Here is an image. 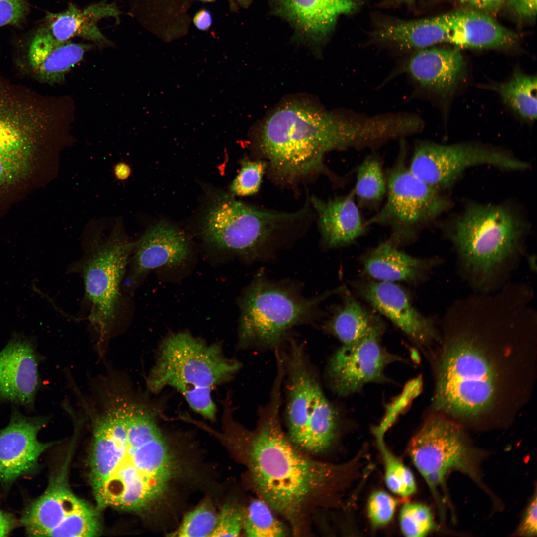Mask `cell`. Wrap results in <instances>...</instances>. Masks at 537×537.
Segmentation results:
<instances>
[{"label": "cell", "mask_w": 537, "mask_h": 537, "mask_svg": "<svg viewBox=\"0 0 537 537\" xmlns=\"http://www.w3.org/2000/svg\"><path fill=\"white\" fill-rule=\"evenodd\" d=\"M381 131L382 123L376 116L349 118L308 103L291 101L266 120L258 144L275 179L293 184L327 171L324 157L330 151L374 143Z\"/></svg>", "instance_id": "3"}, {"label": "cell", "mask_w": 537, "mask_h": 537, "mask_svg": "<svg viewBox=\"0 0 537 537\" xmlns=\"http://www.w3.org/2000/svg\"><path fill=\"white\" fill-rule=\"evenodd\" d=\"M281 382L274 381L269 401L259 410L253 430L243 427L232 417L227 421L241 439L255 491L298 535L306 531L313 511L333 503L356 461L323 462L298 449L281 425Z\"/></svg>", "instance_id": "2"}, {"label": "cell", "mask_w": 537, "mask_h": 537, "mask_svg": "<svg viewBox=\"0 0 537 537\" xmlns=\"http://www.w3.org/2000/svg\"><path fill=\"white\" fill-rule=\"evenodd\" d=\"M135 243L115 228L85 261L83 276L86 295L91 305L90 319L103 340L116 317L120 286Z\"/></svg>", "instance_id": "12"}, {"label": "cell", "mask_w": 537, "mask_h": 537, "mask_svg": "<svg viewBox=\"0 0 537 537\" xmlns=\"http://www.w3.org/2000/svg\"><path fill=\"white\" fill-rule=\"evenodd\" d=\"M118 15L119 11L114 5L104 2L92 4L83 9L70 4L63 12L49 13L42 27L60 42L79 36L103 43L107 40L99 30L97 22L102 18L116 17Z\"/></svg>", "instance_id": "26"}, {"label": "cell", "mask_w": 537, "mask_h": 537, "mask_svg": "<svg viewBox=\"0 0 537 537\" xmlns=\"http://www.w3.org/2000/svg\"><path fill=\"white\" fill-rule=\"evenodd\" d=\"M36 152H0V189L25 179L29 175Z\"/></svg>", "instance_id": "34"}, {"label": "cell", "mask_w": 537, "mask_h": 537, "mask_svg": "<svg viewBox=\"0 0 537 537\" xmlns=\"http://www.w3.org/2000/svg\"><path fill=\"white\" fill-rule=\"evenodd\" d=\"M382 331L379 323L362 338L342 345L332 356L326 374L334 394L346 397L358 392L367 384L386 382V367L402 358L382 346Z\"/></svg>", "instance_id": "16"}, {"label": "cell", "mask_w": 537, "mask_h": 537, "mask_svg": "<svg viewBox=\"0 0 537 537\" xmlns=\"http://www.w3.org/2000/svg\"><path fill=\"white\" fill-rule=\"evenodd\" d=\"M17 521L11 513L0 509V537H5L16 527Z\"/></svg>", "instance_id": "43"}, {"label": "cell", "mask_w": 537, "mask_h": 537, "mask_svg": "<svg viewBox=\"0 0 537 537\" xmlns=\"http://www.w3.org/2000/svg\"><path fill=\"white\" fill-rule=\"evenodd\" d=\"M443 42L474 49L509 48L518 36L491 15L471 9L435 16Z\"/></svg>", "instance_id": "18"}, {"label": "cell", "mask_w": 537, "mask_h": 537, "mask_svg": "<svg viewBox=\"0 0 537 537\" xmlns=\"http://www.w3.org/2000/svg\"><path fill=\"white\" fill-rule=\"evenodd\" d=\"M284 370L287 435L300 451L308 454L325 451L336 440L339 413L326 397L318 375L302 344L287 341L278 348Z\"/></svg>", "instance_id": "5"}, {"label": "cell", "mask_w": 537, "mask_h": 537, "mask_svg": "<svg viewBox=\"0 0 537 537\" xmlns=\"http://www.w3.org/2000/svg\"><path fill=\"white\" fill-rule=\"evenodd\" d=\"M45 100L0 72V152H37L55 121Z\"/></svg>", "instance_id": "14"}, {"label": "cell", "mask_w": 537, "mask_h": 537, "mask_svg": "<svg viewBox=\"0 0 537 537\" xmlns=\"http://www.w3.org/2000/svg\"><path fill=\"white\" fill-rule=\"evenodd\" d=\"M194 23L199 29L201 30L206 29L211 25V16L206 11L202 10L200 11L195 16Z\"/></svg>", "instance_id": "44"}, {"label": "cell", "mask_w": 537, "mask_h": 537, "mask_svg": "<svg viewBox=\"0 0 537 537\" xmlns=\"http://www.w3.org/2000/svg\"><path fill=\"white\" fill-rule=\"evenodd\" d=\"M326 296L301 298L264 278H258L240 301L238 347L279 348L288 330L314 317Z\"/></svg>", "instance_id": "6"}, {"label": "cell", "mask_w": 537, "mask_h": 537, "mask_svg": "<svg viewBox=\"0 0 537 537\" xmlns=\"http://www.w3.org/2000/svg\"><path fill=\"white\" fill-rule=\"evenodd\" d=\"M517 533L521 536L533 537L537 535V496L531 501L521 523L518 528Z\"/></svg>", "instance_id": "42"}, {"label": "cell", "mask_w": 537, "mask_h": 537, "mask_svg": "<svg viewBox=\"0 0 537 537\" xmlns=\"http://www.w3.org/2000/svg\"><path fill=\"white\" fill-rule=\"evenodd\" d=\"M537 0H506L503 6L518 20L533 21L535 20L537 15Z\"/></svg>", "instance_id": "40"}, {"label": "cell", "mask_w": 537, "mask_h": 537, "mask_svg": "<svg viewBox=\"0 0 537 537\" xmlns=\"http://www.w3.org/2000/svg\"><path fill=\"white\" fill-rule=\"evenodd\" d=\"M131 170L130 166L124 162H120L114 167L115 177L120 180H125L130 176Z\"/></svg>", "instance_id": "45"}, {"label": "cell", "mask_w": 537, "mask_h": 537, "mask_svg": "<svg viewBox=\"0 0 537 537\" xmlns=\"http://www.w3.org/2000/svg\"><path fill=\"white\" fill-rule=\"evenodd\" d=\"M403 159L401 155L388 172L386 202L368 222L390 226L398 239L410 236L417 227L437 217L448 205L439 190L410 172Z\"/></svg>", "instance_id": "13"}, {"label": "cell", "mask_w": 537, "mask_h": 537, "mask_svg": "<svg viewBox=\"0 0 537 537\" xmlns=\"http://www.w3.org/2000/svg\"><path fill=\"white\" fill-rule=\"evenodd\" d=\"M456 3L492 16L498 13L506 0H449Z\"/></svg>", "instance_id": "41"}, {"label": "cell", "mask_w": 537, "mask_h": 537, "mask_svg": "<svg viewBox=\"0 0 537 537\" xmlns=\"http://www.w3.org/2000/svg\"><path fill=\"white\" fill-rule=\"evenodd\" d=\"M399 501L387 492L377 490L369 497L367 514L371 525L378 528L385 526L392 519Z\"/></svg>", "instance_id": "38"}, {"label": "cell", "mask_w": 537, "mask_h": 537, "mask_svg": "<svg viewBox=\"0 0 537 537\" xmlns=\"http://www.w3.org/2000/svg\"><path fill=\"white\" fill-rule=\"evenodd\" d=\"M495 378L493 366L480 350L468 341L456 343L442 359L434 407L455 416L477 415L492 401Z\"/></svg>", "instance_id": "8"}, {"label": "cell", "mask_w": 537, "mask_h": 537, "mask_svg": "<svg viewBox=\"0 0 537 537\" xmlns=\"http://www.w3.org/2000/svg\"><path fill=\"white\" fill-rule=\"evenodd\" d=\"M277 12L314 41L329 34L338 17L353 11L357 0H274Z\"/></svg>", "instance_id": "23"}, {"label": "cell", "mask_w": 537, "mask_h": 537, "mask_svg": "<svg viewBox=\"0 0 537 537\" xmlns=\"http://www.w3.org/2000/svg\"><path fill=\"white\" fill-rule=\"evenodd\" d=\"M242 163L238 175L231 185V191L238 196L251 195L259 190L267 164L261 160H246Z\"/></svg>", "instance_id": "36"}, {"label": "cell", "mask_w": 537, "mask_h": 537, "mask_svg": "<svg viewBox=\"0 0 537 537\" xmlns=\"http://www.w3.org/2000/svg\"><path fill=\"white\" fill-rule=\"evenodd\" d=\"M90 47L69 41H57L42 26L30 41L23 68L41 82L59 83Z\"/></svg>", "instance_id": "20"}, {"label": "cell", "mask_w": 537, "mask_h": 537, "mask_svg": "<svg viewBox=\"0 0 537 537\" xmlns=\"http://www.w3.org/2000/svg\"><path fill=\"white\" fill-rule=\"evenodd\" d=\"M386 190V179L380 162L374 156L367 157L357 170L355 196L362 202L375 203L383 198Z\"/></svg>", "instance_id": "31"}, {"label": "cell", "mask_w": 537, "mask_h": 537, "mask_svg": "<svg viewBox=\"0 0 537 537\" xmlns=\"http://www.w3.org/2000/svg\"><path fill=\"white\" fill-rule=\"evenodd\" d=\"M45 421L14 409L8 424L0 430V483L11 485L34 469L40 456L52 445L39 440Z\"/></svg>", "instance_id": "17"}, {"label": "cell", "mask_w": 537, "mask_h": 537, "mask_svg": "<svg viewBox=\"0 0 537 537\" xmlns=\"http://www.w3.org/2000/svg\"><path fill=\"white\" fill-rule=\"evenodd\" d=\"M191 252L183 232L165 222L150 227L135 243L133 256V275L137 278L151 270L165 266L179 265Z\"/></svg>", "instance_id": "21"}, {"label": "cell", "mask_w": 537, "mask_h": 537, "mask_svg": "<svg viewBox=\"0 0 537 537\" xmlns=\"http://www.w3.org/2000/svg\"><path fill=\"white\" fill-rule=\"evenodd\" d=\"M28 10L27 0H0V27L19 24Z\"/></svg>", "instance_id": "39"}, {"label": "cell", "mask_w": 537, "mask_h": 537, "mask_svg": "<svg viewBox=\"0 0 537 537\" xmlns=\"http://www.w3.org/2000/svg\"><path fill=\"white\" fill-rule=\"evenodd\" d=\"M504 102L523 118H537V77L516 69L507 82L493 85Z\"/></svg>", "instance_id": "28"}, {"label": "cell", "mask_w": 537, "mask_h": 537, "mask_svg": "<svg viewBox=\"0 0 537 537\" xmlns=\"http://www.w3.org/2000/svg\"><path fill=\"white\" fill-rule=\"evenodd\" d=\"M38 386V361L33 345L29 339L16 335L0 351V397L30 406Z\"/></svg>", "instance_id": "19"}, {"label": "cell", "mask_w": 537, "mask_h": 537, "mask_svg": "<svg viewBox=\"0 0 537 537\" xmlns=\"http://www.w3.org/2000/svg\"><path fill=\"white\" fill-rule=\"evenodd\" d=\"M67 466L52 477L44 492L24 511L20 522L29 536L93 537L101 533L99 509L73 492Z\"/></svg>", "instance_id": "11"}, {"label": "cell", "mask_w": 537, "mask_h": 537, "mask_svg": "<svg viewBox=\"0 0 537 537\" xmlns=\"http://www.w3.org/2000/svg\"><path fill=\"white\" fill-rule=\"evenodd\" d=\"M464 64L457 49L432 48L414 54L407 63V69L421 86L446 96L453 91L461 79Z\"/></svg>", "instance_id": "24"}, {"label": "cell", "mask_w": 537, "mask_h": 537, "mask_svg": "<svg viewBox=\"0 0 537 537\" xmlns=\"http://www.w3.org/2000/svg\"><path fill=\"white\" fill-rule=\"evenodd\" d=\"M241 367L238 359L224 354L219 343L208 344L186 331L171 334L159 345L147 376V389L158 394L171 387L192 410L214 421L217 407L212 391L230 381Z\"/></svg>", "instance_id": "4"}, {"label": "cell", "mask_w": 537, "mask_h": 537, "mask_svg": "<svg viewBox=\"0 0 537 537\" xmlns=\"http://www.w3.org/2000/svg\"><path fill=\"white\" fill-rule=\"evenodd\" d=\"M523 231L521 221L505 207L473 204L457 219L452 239L469 268L485 274L515 250Z\"/></svg>", "instance_id": "9"}, {"label": "cell", "mask_w": 537, "mask_h": 537, "mask_svg": "<svg viewBox=\"0 0 537 537\" xmlns=\"http://www.w3.org/2000/svg\"><path fill=\"white\" fill-rule=\"evenodd\" d=\"M273 510L263 499L252 500L245 509L242 530L249 537H286L289 530L274 515Z\"/></svg>", "instance_id": "30"}, {"label": "cell", "mask_w": 537, "mask_h": 537, "mask_svg": "<svg viewBox=\"0 0 537 537\" xmlns=\"http://www.w3.org/2000/svg\"><path fill=\"white\" fill-rule=\"evenodd\" d=\"M211 501L205 500L184 517L179 528L169 535L179 537H210L217 520Z\"/></svg>", "instance_id": "33"}, {"label": "cell", "mask_w": 537, "mask_h": 537, "mask_svg": "<svg viewBox=\"0 0 537 537\" xmlns=\"http://www.w3.org/2000/svg\"><path fill=\"white\" fill-rule=\"evenodd\" d=\"M376 437L384 462L387 487L393 493L403 497L413 495L417 488L412 472L390 451L384 441L383 436Z\"/></svg>", "instance_id": "32"}, {"label": "cell", "mask_w": 537, "mask_h": 537, "mask_svg": "<svg viewBox=\"0 0 537 537\" xmlns=\"http://www.w3.org/2000/svg\"><path fill=\"white\" fill-rule=\"evenodd\" d=\"M245 509L234 502L224 504L210 537H238L242 530Z\"/></svg>", "instance_id": "37"}, {"label": "cell", "mask_w": 537, "mask_h": 537, "mask_svg": "<svg viewBox=\"0 0 537 537\" xmlns=\"http://www.w3.org/2000/svg\"><path fill=\"white\" fill-rule=\"evenodd\" d=\"M400 2H405L406 3H410L413 1L414 0H397Z\"/></svg>", "instance_id": "46"}, {"label": "cell", "mask_w": 537, "mask_h": 537, "mask_svg": "<svg viewBox=\"0 0 537 537\" xmlns=\"http://www.w3.org/2000/svg\"><path fill=\"white\" fill-rule=\"evenodd\" d=\"M378 323L370 318L366 311L357 301L349 297L328 323L326 328L340 340L342 345H348L362 338Z\"/></svg>", "instance_id": "29"}, {"label": "cell", "mask_w": 537, "mask_h": 537, "mask_svg": "<svg viewBox=\"0 0 537 537\" xmlns=\"http://www.w3.org/2000/svg\"><path fill=\"white\" fill-rule=\"evenodd\" d=\"M481 165L512 170L528 167L524 161L493 149L422 142L415 147L408 168L420 180L440 190L452 185L466 169Z\"/></svg>", "instance_id": "15"}, {"label": "cell", "mask_w": 537, "mask_h": 537, "mask_svg": "<svg viewBox=\"0 0 537 537\" xmlns=\"http://www.w3.org/2000/svg\"><path fill=\"white\" fill-rule=\"evenodd\" d=\"M364 298L389 319L413 341L425 345L434 338L430 321L414 308L405 291L394 282L379 281L366 284Z\"/></svg>", "instance_id": "22"}, {"label": "cell", "mask_w": 537, "mask_h": 537, "mask_svg": "<svg viewBox=\"0 0 537 537\" xmlns=\"http://www.w3.org/2000/svg\"><path fill=\"white\" fill-rule=\"evenodd\" d=\"M310 200L318 216L323 242L327 247L346 245L364 232L365 226L353 191L347 196L327 201L314 196Z\"/></svg>", "instance_id": "25"}, {"label": "cell", "mask_w": 537, "mask_h": 537, "mask_svg": "<svg viewBox=\"0 0 537 537\" xmlns=\"http://www.w3.org/2000/svg\"><path fill=\"white\" fill-rule=\"evenodd\" d=\"M399 522L402 533L409 537L425 536L435 527L429 508L419 503H405L400 510Z\"/></svg>", "instance_id": "35"}, {"label": "cell", "mask_w": 537, "mask_h": 537, "mask_svg": "<svg viewBox=\"0 0 537 537\" xmlns=\"http://www.w3.org/2000/svg\"><path fill=\"white\" fill-rule=\"evenodd\" d=\"M93 416L89 479L99 509L140 513L159 503L176 474L160 405L110 393Z\"/></svg>", "instance_id": "1"}, {"label": "cell", "mask_w": 537, "mask_h": 537, "mask_svg": "<svg viewBox=\"0 0 537 537\" xmlns=\"http://www.w3.org/2000/svg\"><path fill=\"white\" fill-rule=\"evenodd\" d=\"M214 199L203 221L204 239L218 250L250 257L259 255L274 233L297 221L306 210H265L225 194Z\"/></svg>", "instance_id": "7"}, {"label": "cell", "mask_w": 537, "mask_h": 537, "mask_svg": "<svg viewBox=\"0 0 537 537\" xmlns=\"http://www.w3.org/2000/svg\"><path fill=\"white\" fill-rule=\"evenodd\" d=\"M408 451L439 507V489L444 487L449 471L459 470L479 479L477 453L460 427L445 418L427 420L410 440Z\"/></svg>", "instance_id": "10"}, {"label": "cell", "mask_w": 537, "mask_h": 537, "mask_svg": "<svg viewBox=\"0 0 537 537\" xmlns=\"http://www.w3.org/2000/svg\"><path fill=\"white\" fill-rule=\"evenodd\" d=\"M430 262L410 256L391 243H383L374 249L364 262L366 273L379 281H413L420 278Z\"/></svg>", "instance_id": "27"}]
</instances>
